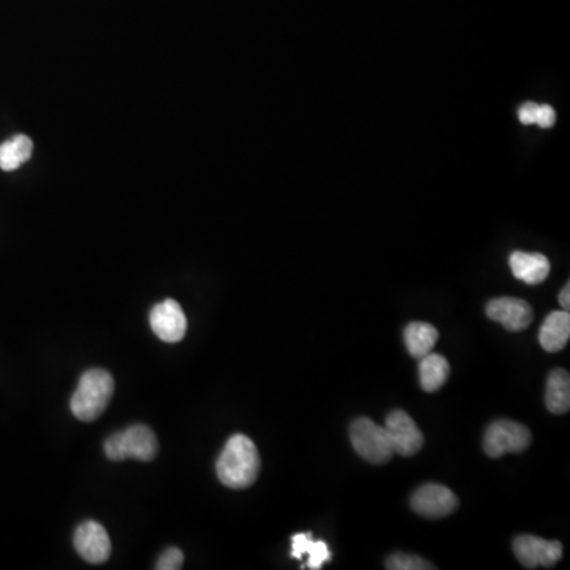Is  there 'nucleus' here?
<instances>
[{
  "label": "nucleus",
  "instance_id": "obj_9",
  "mask_svg": "<svg viewBox=\"0 0 570 570\" xmlns=\"http://www.w3.org/2000/svg\"><path fill=\"white\" fill-rule=\"evenodd\" d=\"M75 548L84 561L102 564L110 558L111 540L107 529L95 521H86L75 532Z\"/></svg>",
  "mask_w": 570,
  "mask_h": 570
},
{
  "label": "nucleus",
  "instance_id": "obj_1",
  "mask_svg": "<svg viewBox=\"0 0 570 570\" xmlns=\"http://www.w3.org/2000/svg\"><path fill=\"white\" fill-rule=\"evenodd\" d=\"M217 477L225 487L243 490L251 487L260 472L259 450L244 434H235L228 439L217 460Z\"/></svg>",
  "mask_w": 570,
  "mask_h": 570
},
{
  "label": "nucleus",
  "instance_id": "obj_2",
  "mask_svg": "<svg viewBox=\"0 0 570 570\" xmlns=\"http://www.w3.org/2000/svg\"><path fill=\"white\" fill-rule=\"evenodd\" d=\"M113 393L114 380L111 374L103 369H91L81 377L70 401L73 415L81 422H92L107 409Z\"/></svg>",
  "mask_w": 570,
  "mask_h": 570
},
{
  "label": "nucleus",
  "instance_id": "obj_16",
  "mask_svg": "<svg viewBox=\"0 0 570 570\" xmlns=\"http://www.w3.org/2000/svg\"><path fill=\"white\" fill-rule=\"evenodd\" d=\"M545 403L551 414H567L570 409V377L564 369L551 371L547 380Z\"/></svg>",
  "mask_w": 570,
  "mask_h": 570
},
{
  "label": "nucleus",
  "instance_id": "obj_23",
  "mask_svg": "<svg viewBox=\"0 0 570 570\" xmlns=\"http://www.w3.org/2000/svg\"><path fill=\"white\" fill-rule=\"evenodd\" d=\"M569 292H570L569 284H566L564 285V289L561 290V293H559V304L563 306L564 311H569V306H570Z\"/></svg>",
  "mask_w": 570,
  "mask_h": 570
},
{
  "label": "nucleus",
  "instance_id": "obj_13",
  "mask_svg": "<svg viewBox=\"0 0 570 570\" xmlns=\"http://www.w3.org/2000/svg\"><path fill=\"white\" fill-rule=\"evenodd\" d=\"M570 338L569 311H555L548 314L539 331L540 346L547 352H559L566 347Z\"/></svg>",
  "mask_w": 570,
  "mask_h": 570
},
{
  "label": "nucleus",
  "instance_id": "obj_20",
  "mask_svg": "<svg viewBox=\"0 0 570 570\" xmlns=\"http://www.w3.org/2000/svg\"><path fill=\"white\" fill-rule=\"evenodd\" d=\"M183 563V551L178 550V548H168L164 555L160 556L159 561H157L156 569L178 570L183 567Z\"/></svg>",
  "mask_w": 570,
  "mask_h": 570
},
{
  "label": "nucleus",
  "instance_id": "obj_4",
  "mask_svg": "<svg viewBox=\"0 0 570 570\" xmlns=\"http://www.w3.org/2000/svg\"><path fill=\"white\" fill-rule=\"evenodd\" d=\"M350 441L355 452L373 464H384L392 460L393 449L384 426L369 418H357L350 426Z\"/></svg>",
  "mask_w": 570,
  "mask_h": 570
},
{
  "label": "nucleus",
  "instance_id": "obj_18",
  "mask_svg": "<svg viewBox=\"0 0 570 570\" xmlns=\"http://www.w3.org/2000/svg\"><path fill=\"white\" fill-rule=\"evenodd\" d=\"M34 143L26 135H16L0 145V168L13 171L31 159Z\"/></svg>",
  "mask_w": 570,
  "mask_h": 570
},
{
  "label": "nucleus",
  "instance_id": "obj_17",
  "mask_svg": "<svg viewBox=\"0 0 570 570\" xmlns=\"http://www.w3.org/2000/svg\"><path fill=\"white\" fill-rule=\"evenodd\" d=\"M308 555V569L317 570L323 563L330 561L331 555L328 545L323 540H312V534H297L292 537V558L303 559Z\"/></svg>",
  "mask_w": 570,
  "mask_h": 570
},
{
  "label": "nucleus",
  "instance_id": "obj_12",
  "mask_svg": "<svg viewBox=\"0 0 570 570\" xmlns=\"http://www.w3.org/2000/svg\"><path fill=\"white\" fill-rule=\"evenodd\" d=\"M510 270L513 276L529 285L540 284L550 274V262L542 254H529V252H513L510 255Z\"/></svg>",
  "mask_w": 570,
  "mask_h": 570
},
{
  "label": "nucleus",
  "instance_id": "obj_10",
  "mask_svg": "<svg viewBox=\"0 0 570 570\" xmlns=\"http://www.w3.org/2000/svg\"><path fill=\"white\" fill-rule=\"evenodd\" d=\"M149 322H151L152 331L162 341L178 342L186 335L187 319L178 301L165 300L154 306Z\"/></svg>",
  "mask_w": 570,
  "mask_h": 570
},
{
  "label": "nucleus",
  "instance_id": "obj_11",
  "mask_svg": "<svg viewBox=\"0 0 570 570\" xmlns=\"http://www.w3.org/2000/svg\"><path fill=\"white\" fill-rule=\"evenodd\" d=\"M487 316L494 322L501 323L509 331H523L534 319L531 304L520 298H494L487 304Z\"/></svg>",
  "mask_w": 570,
  "mask_h": 570
},
{
  "label": "nucleus",
  "instance_id": "obj_19",
  "mask_svg": "<svg viewBox=\"0 0 570 570\" xmlns=\"http://www.w3.org/2000/svg\"><path fill=\"white\" fill-rule=\"evenodd\" d=\"M387 569L390 570H425L434 569L428 561L418 558V556L404 555V553H396L387 559Z\"/></svg>",
  "mask_w": 570,
  "mask_h": 570
},
{
  "label": "nucleus",
  "instance_id": "obj_5",
  "mask_svg": "<svg viewBox=\"0 0 570 570\" xmlns=\"http://www.w3.org/2000/svg\"><path fill=\"white\" fill-rule=\"evenodd\" d=\"M531 431L512 420H496L488 426L483 449L490 458H501L506 453H521L531 444Z\"/></svg>",
  "mask_w": 570,
  "mask_h": 570
},
{
  "label": "nucleus",
  "instance_id": "obj_7",
  "mask_svg": "<svg viewBox=\"0 0 570 570\" xmlns=\"http://www.w3.org/2000/svg\"><path fill=\"white\" fill-rule=\"evenodd\" d=\"M385 431L392 444L393 453L401 456L417 455L423 449L425 436L417 423L404 411H393L385 420Z\"/></svg>",
  "mask_w": 570,
  "mask_h": 570
},
{
  "label": "nucleus",
  "instance_id": "obj_14",
  "mask_svg": "<svg viewBox=\"0 0 570 570\" xmlns=\"http://www.w3.org/2000/svg\"><path fill=\"white\" fill-rule=\"evenodd\" d=\"M437 339H439V331L431 323L412 322L404 330V344H406L407 352L418 360L433 352Z\"/></svg>",
  "mask_w": 570,
  "mask_h": 570
},
{
  "label": "nucleus",
  "instance_id": "obj_22",
  "mask_svg": "<svg viewBox=\"0 0 570 570\" xmlns=\"http://www.w3.org/2000/svg\"><path fill=\"white\" fill-rule=\"evenodd\" d=\"M539 103L526 102L521 105L520 110H518V119H520L521 124L525 126H531V124H536V113Z\"/></svg>",
  "mask_w": 570,
  "mask_h": 570
},
{
  "label": "nucleus",
  "instance_id": "obj_3",
  "mask_svg": "<svg viewBox=\"0 0 570 570\" xmlns=\"http://www.w3.org/2000/svg\"><path fill=\"white\" fill-rule=\"evenodd\" d=\"M159 452L154 431L146 425H133L105 442V453L111 461H152Z\"/></svg>",
  "mask_w": 570,
  "mask_h": 570
},
{
  "label": "nucleus",
  "instance_id": "obj_21",
  "mask_svg": "<svg viewBox=\"0 0 570 570\" xmlns=\"http://www.w3.org/2000/svg\"><path fill=\"white\" fill-rule=\"evenodd\" d=\"M556 111L550 105H539L536 113V124L542 129H550L555 126Z\"/></svg>",
  "mask_w": 570,
  "mask_h": 570
},
{
  "label": "nucleus",
  "instance_id": "obj_8",
  "mask_svg": "<svg viewBox=\"0 0 570 570\" xmlns=\"http://www.w3.org/2000/svg\"><path fill=\"white\" fill-rule=\"evenodd\" d=\"M411 506L418 515L426 518L447 517L458 507V498L450 488L437 483H426L415 491Z\"/></svg>",
  "mask_w": 570,
  "mask_h": 570
},
{
  "label": "nucleus",
  "instance_id": "obj_15",
  "mask_svg": "<svg viewBox=\"0 0 570 570\" xmlns=\"http://www.w3.org/2000/svg\"><path fill=\"white\" fill-rule=\"evenodd\" d=\"M418 373H420V384H422L423 390L430 393L437 392L439 388L444 387L445 382L449 379V361L442 355L430 352V354L420 358Z\"/></svg>",
  "mask_w": 570,
  "mask_h": 570
},
{
  "label": "nucleus",
  "instance_id": "obj_6",
  "mask_svg": "<svg viewBox=\"0 0 570 570\" xmlns=\"http://www.w3.org/2000/svg\"><path fill=\"white\" fill-rule=\"evenodd\" d=\"M513 551L526 569L555 567L563 558V545L558 540H545L536 536H518L513 540Z\"/></svg>",
  "mask_w": 570,
  "mask_h": 570
}]
</instances>
